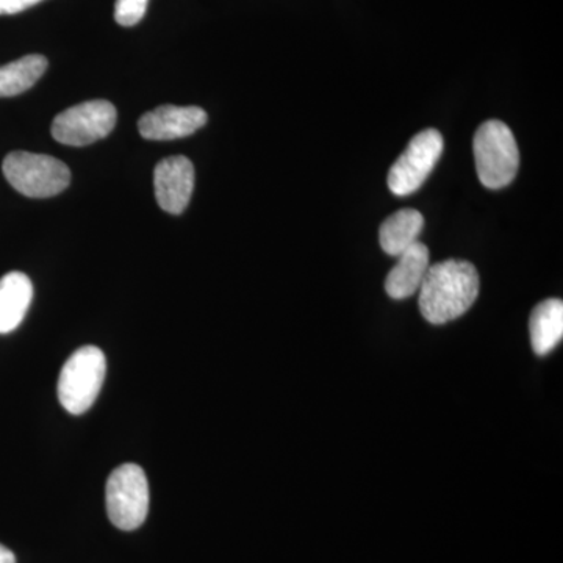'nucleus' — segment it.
<instances>
[{
  "label": "nucleus",
  "mask_w": 563,
  "mask_h": 563,
  "mask_svg": "<svg viewBox=\"0 0 563 563\" xmlns=\"http://www.w3.org/2000/svg\"><path fill=\"white\" fill-rule=\"evenodd\" d=\"M429 266L431 262H429L428 246L421 242L415 243L409 250L398 255V262L385 280V291L396 301L410 298L420 290Z\"/></svg>",
  "instance_id": "nucleus-10"
},
{
  "label": "nucleus",
  "mask_w": 563,
  "mask_h": 563,
  "mask_svg": "<svg viewBox=\"0 0 563 563\" xmlns=\"http://www.w3.org/2000/svg\"><path fill=\"white\" fill-rule=\"evenodd\" d=\"M40 2L43 0H0V16L21 13Z\"/></svg>",
  "instance_id": "nucleus-16"
},
{
  "label": "nucleus",
  "mask_w": 563,
  "mask_h": 563,
  "mask_svg": "<svg viewBox=\"0 0 563 563\" xmlns=\"http://www.w3.org/2000/svg\"><path fill=\"white\" fill-rule=\"evenodd\" d=\"M154 188L155 198L163 211L184 213L195 190V166L181 155L165 158L155 166Z\"/></svg>",
  "instance_id": "nucleus-8"
},
{
  "label": "nucleus",
  "mask_w": 563,
  "mask_h": 563,
  "mask_svg": "<svg viewBox=\"0 0 563 563\" xmlns=\"http://www.w3.org/2000/svg\"><path fill=\"white\" fill-rule=\"evenodd\" d=\"M150 0H117L114 3V20L122 27H132L139 24L146 14Z\"/></svg>",
  "instance_id": "nucleus-15"
},
{
  "label": "nucleus",
  "mask_w": 563,
  "mask_h": 563,
  "mask_svg": "<svg viewBox=\"0 0 563 563\" xmlns=\"http://www.w3.org/2000/svg\"><path fill=\"white\" fill-rule=\"evenodd\" d=\"M477 177L490 190L509 187L520 168V150L510 128L501 121H487L473 140Z\"/></svg>",
  "instance_id": "nucleus-2"
},
{
  "label": "nucleus",
  "mask_w": 563,
  "mask_h": 563,
  "mask_svg": "<svg viewBox=\"0 0 563 563\" xmlns=\"http://www.w3.org/2000/svg\"><path fill=\"white\" fill-rule=\"evenodd\" d=\"M47 58L43 55H25L0 68V98L22 95L31 90L47 69Z\"/></svg>",
  "instance_id": "nucleus-14"
},
{
  "label": "nucleus",
  "mask_w": 563,
  "mask_h": 563,
  "mask_svg": "<svg viewBox=\"0 0 563 563\" xmlns=\"http://www.w3.org/2000/svg\"><path fill=\"white\" fill-rule=\"evenodd\" d=\"M107 361L98 346H84L63 365L58 377V399L70 415L91 409L106 380Z\"/></svg>",
  "instance_id": "nucleus-4"
},
{
  "label": "nucleus",
  "mask_w": 563,
  "mask_h": 563,
  "mask_svg": "<svg viewBox=\"0 0 563 563\" xmlns=\"http://www.w3.org/2000/svg\"><path fill=\"white\" fill-rule=\"evenodd\" d=\"M32 299V280L24 273H9L0 279V333L20 328Z\"/></svg>",
  "instance_id": "nucleus-11"
},
{
  "label": "nucleus",
  "mask_w": 563,
  "mask_h": 563,
  "mask_svg": "<svg viewBox=\"0 0 563 563\" xmlns=\"http://www.w3.org/2000/svg\"><path fill=\"white\" fill-rule=\"evenodd\" d=\"M532 350L537 355H547L561 344L563 339V302L547 299L532 310L529 320Z\"/></svg>",
  "instance_id": "nucleus-12"
},
{
  "label": "nucleus",
  "mask_w": 563,
  "mask_h": 563,
  "mask_svg": "<svg viewBox=\"0 0 563 563\" xmlns=\"http://www.w3.org/2000/svg\"><path fill=\"white\" fill-rule=\"evenodd\" d=\"M422 228H424V218L420 211L413 209L396 211L380 225V246L388 255L398 257L404 251L420 242Z\"/></svg>",
  "instance_id": "nucleus-13"
},
{
  "label": "nucleus",
  "mask_w": 563,
  "mask_h": 563,
  "mask_svg": "<svg viewBox=\"0 0 563 563\" xmlns=\"http://www.w3.org/2000/svg\"><path fill=\"white\" fill-rule=\"evenodd\" d=\"M443 147L442 133L435 129H428L415 135L388 173V187L393 195L402 198L420 190L442 157Z\"/></svg>",
  "instance_id": "nucleus-6"
},
{
  "label": "nucleus",
  "mask_w": 563,
  "mask_h": 563,
  "mask_svg": "<svg viewBox=\"0 0 563 563\" xmlns=\"http://www.w3.org/2000/svg\"><path fill=\"white\" fill-rule=\"evenodd\" d=\"M2 172L11 187L27 198H51L70 184L68 166L51 155L11 152L3 161Z\"/></svg>",
  "instance_id": "nucleus-3"
},
{
  "label": "nucleus",
  "mask_w": 563,
  "mask_h": 563,
  "mask_svg": "<svg viewBox=\"0 0 563 563\" xmlns=\"http://www.w3.org/2000/svg\"><path fill=\"white\" fill-rule=\"evenodd\" d=\"M479 285L473 263L444 261L429 266L418 299L422 317L437 325L457 320L472 309Z\"/></svg>",
  "instance_id": "nucleus-1"
},
{
  "label": "nucleus",
  "mask_w": 563,
  "mask_h": 563,
  "mask_svg": "<svg viewBox=\"0 0 563 563\" xmlns=\"http://www.w3.org/2000/svg\"><path fill=\"white\" fill-rule=\"evenodd\" d=\"M118 113L109 101H88L62 111L52 122V136L66 146L81 147L106 139L117 125Z\"/></svg>",
  "instance_id": "nucleus-7"
},
{
  "label": "nucleus",
  "mask_w": 563,
  "mask_h": 563,
  "mask_svg": "<svg viewBox=\"0 0 563 563\" xmlns=\"http://www.w3.org/2000/svg\"><path fill=\"white\" fill-rule=\"evenodd\" d=\"M207 124V113L199 107L163 106L147 111L139 121L141 136L152 141L185 139Z\"/></svg>",
  "instance_id": "nucleus-9"
},
{
  "label": "nucleus",
  "mask_w": 563,
  "mask_h": 563,
  "mask_svg": "<svg viewBox=\"0 0 563 563\" xmlns=\"http://www.w3.org/2000/svg\"><path fill=\"white\" fill-rule=\"evenodd\" d=\"M107 512L121 531H135L150 512V484L146 473L135 463H124L107 481Z\"/></svg>",
  "instance_id": "nucleus-5"
},
{
  "label": "nucleus",
  "mask_w": 563,
  "mask_h": 563,
  "mask_svg": "<svg viewBox=\"0 0 563 563\" xmlns=\"http://www.w3.org/2000/svg\"><path fill=\"white\" fill-rule=\"evenodd\" d=\"M0 563H16L14 554L11 553L9 548L3 547V544H0Z\"/></svg>",
  "instance_id": "nucleus-17"
}]
</instances>
